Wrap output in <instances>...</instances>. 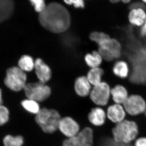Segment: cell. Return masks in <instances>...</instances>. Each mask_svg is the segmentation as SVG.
I'll return each mask as SVG.
<instances>
[{
  "label": "cell",
  "instance_id": "1",
  "mask_svg": "<svg viewBox=\"0 0 146 146\" xmlns=\"http://www.w3.org/2000/svg\"><path fill=\"white\" fill-rule=\"evenodd\" d=\"M39 19L43 27L54 33L64 32L70 25L69 11L59 3L52 2L46 5L44 10L39 13Z\"/></svg>",
  "mask_w": 146,
  "mask_h": 146
},
{
  "label": "cell",
  "instance_id": "2",
  "mask_svg": "<svg viewBox=\"0 0 146 146\" xmlns=\"http://www.w3.org/2000/svg\"><path fill=\"white\" fill-rule=\"evenodd\" d=\"M138 133V125L133 121L124 120L116 124L112 129V138L116 142L131 144Z\"/></svg>",
  "mask_w": 146,
  "mask_h": 146
},
{
  "label": "cell",
  "instance_id": "3",
  "mask_svg": "<svg viewBox=\"0 0 146 146\" xmlns=\"http://www.w3.org/2000/svg\"><path fill=\"white\" fill-rule=\"evenodd\" d=\"M61 119L59 112L55 110L43 108L36 115L35 120L44 132L51 133L58 129Z\"/></svg>",
  "mask_w": 146,
  "mask_h": 146
},
{
  "label": "cell",
  "instance_id": "4",
  "mask_svg": "<svg viewBox=\"0 0 146 146\" xmlns=\"http://www.w3.org/2000/svg\"><path fill=\"white\" fill-rule=\"evenodd\" d=\"M99 52L104 60L108 62L119 59L122 54V46L119 40L110 35L97 44Z\"/></svg>",
  "mask_w": 146,
  "mask_h": 146
},
{
  "label": "cell",
  "instance_id": "5",
  "mask_svg": "<svg viewBox=\"0 0 146 146\" xmlns=\"http://www.w3.org/2000/svg\"><path fill=\"white\" fill-rule=\"evenodd\" d=\"M25 73L19 67H12L6 72L4 83L11 91H20L24 89L27 84Z\"/></svg>",
  "mask_w": 146,
  "mask_h": 146
},
{
  "label": "cell",
  "instance_id": "6",
  "mask_svg": "<svg viewBox=\"0 0 146 146\" xmlns=\"http://www.w3.org/2000/svg\"><path fill=\"white\" fill-rule=\"evenodd\" d=\"M24 90L28 99L34 100L38 102L46 100L51 93L49 86L40 81L27 84Z\"/></svg>",
  "mask_w": 146,
  "mask_h": 146
},
{
  "label": "cell",
  "instance_id": "7",
  "mask_svg": "<svg viewBox=\"0 0 146 146\" xmlns=\"http://www.w3.org/2000/svg\"><path fill=\"white\" fill-rule=\"evenodd\" d=\"M111 87L107 82L93 86L89 94L90 99L95 104L99 106H106L111 98Z\"/></svg>",
  "mask_w": 146,
  "mask_h": 146
},
{
  "label": "cell",
  "instance_id": "8",
  "mask_svg": "<svg viewBox=\"0 0 146 146\" xmlns=\"http://www.w3.org/2000/svg\"><path fill=\"white\" fill-rule=\"evenodd\" d=\"M94 132L89 127L84 128L77 135L64 140L62 146H93Z\"/></svg>",
  "mask_w": 146,
  "mask_h": 146
},
{
  "label": "cell",
  "instance_id": "9",
  "mask_svg": "<svg viewBox=\"0 0 146 146\" xmlns=\"http://www.w3.org/2000/svg\"><path fill=\"white\" fill-rule=\"evenodd\" d=\"M123 106L126 112L129 115L136 116L145 113L146 110V102L141 95L132 94L129 95Z\"/></svg>",
  "mask_w": 146,
  "mask_h": 146
},
{
  "label": "cell",
  "instance_id": "10",
  "mask_svg": "<svg viewBox=\"0 0 146 146\" xmlns=\"http://www.w3.org/2000/svg\"><path fill=\"white\" fill-rule=\"evenodd\" d=\"M58 129L68 138L75 136L80 131V126L76 121L70 117L61 118Z\"/></svg>",
  "mask_w": 146,
  "mask_h": 146
},
{
  "label": "cell",
  "instance_id": "11",
  "mask_svg": "<svg viewBox=\"0 0 146 146\" xmlns=\"http://www.w3.org/2000/svg\"><path fill=\"white\" fill-rule=\"evenodd\" d=\"M112 72L117 78L126 79L130 75V65L126 60L119 58L114 61L112 66Z\"/></svg>",
  "mask_w": 146,
  "mask_h": 146
},
{
  "label": "cell",
  "instance_id": "12",
  "mask_svg": "<svg viewBox=\"0 0 146 146\" xmlns=\"http://www.w3.org/2000/svg\"><path fill=\"white\" fill-rule=\"evenodd\" d=\"M35 69L39 81L46 83L50 80L51 77V71L42 59L38 58L35 61Z\"/></svg>",
  "mask_w": 146,
  "mask_h": 146
},
{
  "label": "cell",
  "instance_id": "13",
  "mask_svg": "<svg viewBox=\"0 0 146 146\" xmlns=\"http://www.w3.org/2000/svg\"><path fill=\"white\" fill-rule=\"evenodd\" d=\"M125 112L123 105L114 103L108 108L107 116L110 121L117 124L125 120Z\"/></svg>",
  "mask_w": 146,
  "mask_h": 146
},
{
  "label": "cell",
  "instance_id": "14",
  "mask_svg": "<svg viewBox=\"0 0 146 146\" xmlns=\"http://www.w3.org/2000/svg\"><path fill=\"white\" fill-rule=\"evenodd\" d=\"M127 88L121 84H117L111 87V98L114 103L123 104L129 96Z\"/></svg>",
  "mask_w": 146,
  "mask_h": 146
},
{
  "label": "cell",
  "instance_id": "15",
  "mask_svg": "<svg viewBox=\"0 0 146 146\" xmlns=\"http://www.w3.org/2000/svg\"><path fill=\"white\" fill-rule=\"evenodd\" d=\"M128 19L131 25L140 29L146 21V11L143 9H131L129 13Z\"/></svg>",
  "mask_w": 146,
  "mask_h": 146
},
{
  "label": "cell",
  "instance_id": "16",
  "mask_svg": "<svg viewBox=\"0 0 146 146\" xmlns=\"http://www.w3.org/2000/svg\"><path fill=\"white\" fill-rule=\"evenodd\" d=\"M91 84L86 76H80L76 80L74 89L76 93L80 97H85L89 95L91 89Z\"/></svg>",
  "mask_w": 146,
  "mask_h": 146
},
{
  "label": "cell",
  "instance_id": "17",
  "mask_svg": "<svg viewBox=\"0 0 146 146\" xmlns=\"http://www.w3.org/2000/svg\"><path fill=\"white\" fill-rule=\"evenodd\" d=\"M106 119V114L102 108L97 107L91 109L88 115V119L92 124L101 126L104 124Z\"/></svg>",
  "mask_w": 146,
  "mask_h": 146
},
{
  "label": "cell",
  "instance_id": "18",
  "mask_svg": "<svg viewBox=\"0 0 146 146\" xmlns=\"http://www.w3.org/2000/svg\"><path fill=\"white\" fill-rule=\"evenodd\" d=\"M13 0H0V23L8 19L13 14Z\"/></svg>",
  "mask_w": 146,
  "mask_h": 146
},
{
  "label": "cell",
  "instance_id": "19",
  "mask_svg": "<svg viewBox=\"0 0 146 146\" xmlns=\"http://www.w3.org/2000/svg\"><path fill=\"white\" fill-rule=\"evenodd\" d=\"M85 62L91 68L100 67L104 60L98 51H93L91 53H88L85 56Z\"/></svg>",
  "mask_w": 146,
  "mask_h": 146
},
{
  "label": "cell",
  "instance_id": "20",
  "mask_svg": "<svg viewBox=\"0 0 146 146\" xmlns=\"http://www.w3.org/2000/svg\"><path fill=\"white\" fill-rule=\"evenodd\" d=\"M104 74V70L101 67L91 68L86 77L91 85L94 86L103 81L102 77Z\"/></svg>",
  "mask_w": 146,
  "mask_h": 146
},
{
  "label": "cell",
  "instance_id": "21",
  "mask_svg": "<svg viewBox=\"0 0 146 146\" xmlns=\"http://www.w3.org/2000/svg\"><path fill=\"white\" fill-rule=\"evenodd\" d=\"M18 67L24 72H31L35 68V62L33 58L29 55L23 56L19 59Z\"/></svg>",
  "mask_w": 146,
  "mask_h": 146
},
{
  "label": "cell",
  "instance_id": "22",
  "mask_svg": "<svg viewBox=\"0 0 146 146\" xmlns=\"http://www.w3.org/2000/svg\"><path fill=\"white\" fill-rule=\"evenodd\" d=\"M21 105L24 109L31 114L36 115L41 109L38 102L30 99L23 100Z\"/></svg>",
  "mask_w": 146,
  "mask_h": 146
},
{
  "label": "cell",
  "instance_id": "23",
  "mask_svg": "<svg viewBox=\"0 0 146 146\" xmlns=\"http://www.w3.org/2000/svg\"><path fill=\"white\" fill-rule=\"evenodd\" d=\"M3 143L4 146H23L24 138L20 135L13 136L7 135L4 138Z\"/></svg>",
  "mask_w": 146,
  "mask_h": 146
},
{
  "label": "cell",
  "instance_id": "24",
  "mask_svg": "<svg viewBox=\"0 0 146 146\" xmlns=\"http://www.w3.org/2000/svg\"><path fill=\"white\" fill-rule=\"evenodd\" d=\"M97 146H133L131 144H124L118 143L113 138L106 137L102 138Z\"/></svg>",
  "mask_w": 146,
  "mask_h": 146
},
{
  "label": "cell",
  "instance_id": "25",
  "mask_svg": "<svg viewBox=\"0 0 146 146\" xmlns=\"http://www.w3.org/2000/svg\"><path fill=\"white\" fill-rule=\"evenodd\" d=\"M9 117V112L8 108L3 105H0V126L6 123Z\"/></svg>",
  "mask_w": 146,
  "mask_h": 146
},
{
  "label": "cell",
  "instance_id": "26",
  "mask_svg": "<svg viewBox=\"0 0 146 146\" xmlns=\"http://www.w3.org/2000/svg\"><path fill=\"white\" fill-rule=\"evenodd\" d=\"M29 1L34 6L35 10L39 13L44 10L46 7L44 0H29Z\"/></svg>",
  "mask_w": 146,
  "mask_h": 146
},
{
  "label": "cell",
  "instance_id": "27",
  "mask_svg": "<svg viewBox=\"0 0 146 146\" xmlns=\"http://www.w3.org/2000/svg\"><path fill=\"white\" fill-rule=\"evenodd\" d=\"M64 2L69 5H73L77 8H83L84 7L83 0H63Z\"/></svg>",
  "mask_w": 146,
  "mask_h": 146
},
{
  "label": "cell",
  "instance_id": "28",
  "mask_svg": "<svg viewBox=\"0 0 146 146\" xmlns=\"http://www.w3.org/2000/svg\"><path fill=\"white\" fill-rule=\"evenodd\" d=\"M129 9L130 10L135 9H143L145 10L146 7L145 6L143 3L140 2H136L132 3L129 5Z\"/></svg>",
  "mask_w": 146,
  "mask_h": 146
},
{
  "label": "cell",
  "instance_id": "29",
  "mask_svg": "<svg viewBox=\"0 0 146 146\" xmlns=\"http://www.w3.org/2000/svg\"><path fill=\"white\" fill-rule=\"evenodd\" d=\"M134 146H146V137H141L136 139Z\"/></svg>",
  "mask_w": 146,
  "mask_h": 146
},
{
  "label": "cell",
  "instance_id": "30",
  "mask_svg": "<svg viewBox=\"0 0 146 146\" xmlns=\"http://www.w3.org/2000/svg\"><path fill=\"white\" fill-rule=\"evenodd\" d=\"M140 35L143 37H146V20L145 23L140 28Z\"/></svg>",
  "mask_w": 146,
  "mask_h": 146
},
{
  "label": "cell",
  "instance_id": "31",
  "mask_svg": "<svg viewBox=\"0 0 146 146\" xmlns=\"http://www.w3.org/2000/svg\"><path fill=\"white\" fill-rule=\"evenodd\" d=\"M110 1L112 3H118L119 1H122L123 2L127 3H129L130 1L131 0H110Z\"/></svg>",
  "mask_w": 146,
  "mask_h": 146
},
{
  "label": "cell",
  "instance_id": "32",
  "mask_svg": "<svg viewBox=\"0 0 146 146\" xmlns=\"http://www.w3.org/2000/svg\"><path fill=\"white\" fill-rule=\"evenodd\" d=\"M3 99H2V91L0 89V105H3Z\"/></svg>",
  "mask_w": 146,
  "mask_h": 146
},
{
  "label": "cell",
  "instance_id": "33",
  "mask_svg": "<svg viewBox=\"0 0 146 146\" xmlns=\"http://www.w3.org/2000/svg\"><path fill=\"white\" fill-rule=\"evenodd\" d=\"M142 1H143V2L144 3H146V0H142Z\"/></svg>",
  "mask_w": 146,
  "mask_h": 146
},
{
  "label": "cell",
  "instance_id": "34",
  "mask_svg": "<svg viewBox=\"0 0 146 146\" xmlns=\"http://www.w3.org/2000/svg\"><path fill=\"white\" fill-rule=\"evenodd\" d=\"M145 115L146 117V110L145 111Z\"/></svg>",
  "mask_w": 146,
  "mask_h": 146
}]
</instances>
